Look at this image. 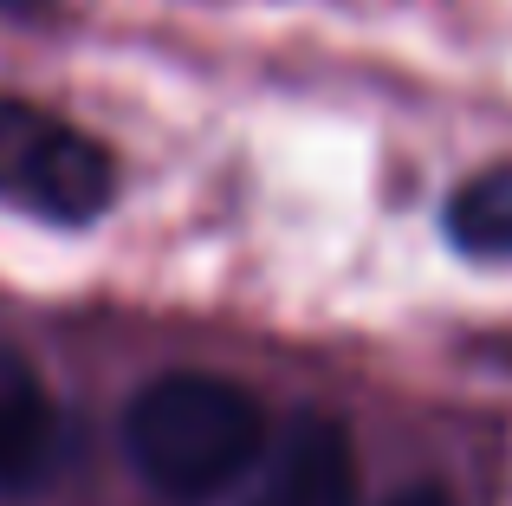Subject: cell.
I'll list each match as a JSON object with an SVG mask.
<instances>
[{
    "label": "cell",
    "instance_id": "2",
    "mask_svg": "<svg viewBox=\"0 0 512 506\" xmlns=\"http://www.w3.org/2000/svg\"><path fill=\"white\" fill-rule=\"evenodd\" d=\"M111 195L117 163L91 130L0 91V202L59 228H85L111 208Z\"/></svg>",
    "mask_w": 512,
    "mask_h": 506
},
{
    "label": "cell",
    "instance_id": "3",
    "mask_svg": "<svg viewBox=\"0 0 512 506\" xmlns=\"http://www.w3.org/2000/svg\"><path fill=\"white\" fill-rule=\"evenodd\" d=\"M247 506H357V448L344 422L292 416Z\"/></svg>",
    "mask_w": 512,
    "mask_h": 506
},
{
    "label": "cell",
    "instance_id": "6",
    "mask_svg": "<svg viewBox=\"0 0 512 506\" xmlns=\"http://www.w3.org/2000/svg\"><path fill=\"white\" fill-rule=\"evenodd\" d=\"M59 0H0V20H46Z\"/></svg>",
    "mask_w": 512,
    "mask_h": 506
},
{
    "label": "cell",
    "instance_id": "4",
    "mask_svg": "<svg viewBox=\"0 0 512 506\" xmlns=\"http://www.w3.org/2000/svg\"><path fill=\"white\" fill-rule=\"evenodd\" d=\"M59 448V409L33 364L0 351V494H33Z\"/></svg>",
    "mask_w": 512,
    "mask_h": 506
},
{
    "label": "cell",
    "instance_id": "7",
    "mask_svg": "<svg viewBox=\"0 0 512 506\" xmlns=\"http://www.w3.org/2000/svg\"><path fill=\"white\" fill-rule=\"evenodd\" d=\"M383 506H454V500L441 494V487H402V494L383 500Z\"/></svg>",
    "mask_w": 512,
    "mask_h": 506
},
{
    "label": "cell",
    "instance_id": "5",
    "mask_svg": "<svg viewBox=\"0 0 512 506\" xmlns=\"http://www.w3.org/2000/svg\"><path fill=\"white\" fill-rule=\"evenodd\" d=\"M448 241L474 260H512V163H493L480 176H467L448 195V215H441Z\"/></svg>",
    "mask_w": 512,
    "mask_h": 506
},
{
    "label": "cell",
    "instance_id": "1",
    "mask_svg": "<svg viewBox=\"0 0 512 506\" xmlns=\"http://www.w3.org/2000/svg\"><path fill=\"white\" fill-rule=\"evenodd\" d=\"M124 448L156 500L208 506L266 455V409L208 370H169L124 409Z\"/></svg>",
    "mask_w": 512,
    "mask_h": 506
}]
</instances>
